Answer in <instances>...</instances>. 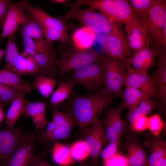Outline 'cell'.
I'll list each match as a JSON object with an SVG mask.
<instances>
[{
	"mask_svg": "<svg viewBox=\"0 0 166 166\" xmlns=\"http://www.w3.org/2000/svg\"><path fill=\"white\" fill-rule=\"evenodd\" d=\"M116 96L106 94L104 89L85 95H81L73 89L65 105L68 112L74 116L76 124L83 128L98 120L101 113Z\"/></svg>",
	"mask_w": 166,
	"mask_h": 166,
	"instance_id": "obj_1",
	"label": "cell"
},
{
	"mask_svg": "<svg viewBox=\"0 0 166 166\" xmlns=\"http://www.w3.org/2000/svg\"><path fill=\"white\" fill-rule=\"evenodd\" d=\"M71 6L69 11L62 16V19L65 22L73 19L78 22L82 27H87L95 33L107 34L121 28L118 23L90 7L82 9L71 4Z\"/></svg>",
	"mask_w": 166,
	"mask_h": 166,
	"instance_id": "obj_2",
	"label": "cell"
},
{
	"mask_svg": "<svg viewBox=\"0 0 166 166\" xmlns=\"http://www.w3.org/2000/svg\"><path fill=\"white\" fill-rule=\"evenodd\" d=\"M72 5L79 7L88 5L118 23L133 24L143 28L134 16L128 0H77Z\"/></svg>",
	"mask_w": 166,
	"mask_h": 166,
	"instance_id": "obj_3",
	"label": "cell"
},
{
	"mask_svg": "<svg viewBox=\"0 0 166 166\" xmlns=\"http://www.w3.org/2000/svg\"><path fill=\"white\" fill-rule=\"evenodd\" d=\"M104 56L101 60L90 64L74 70L62 80L72 81L75 85L83 86L88 94L95 93L104 89Z\"/></svg>",
	"mask_w": 166,
	"mask_h": 166,
	"instance_id": "obj_4",
	"label": "cell"
},
{
	"mask_svg": "<svg viewBox=\"0 0 166 166\" xmlns=\"http://www.w3.org/2000/svg\"><path fill=\"white\" fill-rule=\"evenodd\" d=\"M73 48L65 50L58 48L61 55L60 59L56 60L55 64L59 69L58 76L79 69L102 59V55L90 49L80 50Z\"/></svg>",
	"mask_w": 166,
	"mask_h": 166,
	"instance_id": "obj_5",
	"label": "cell"
},
{
	"mask_svg": "<svg viewBox=\"0 0 166 166\" xmlns=\"http://www.w3.org/2000/svg\"><path fill=\"white\" fill-rule=\"evenodd\" d=\"M166 23V0H154L142 26L150 42V46L159 49L162 46L164 26Z\"/></svg>",
	"mask_w": 166,
	"mask_h": 166,
	"instance_id": "obj_6",
	"label": "cell"
},
{
	"mask_svg": "<svg viewBox=\"0 0 166 166\" xmlns=\"http://www.w3.org/2000/svg\"><path fill=\"white\" fill-rule=\"evenodd\" d=\"M35 42V49L32 56L37 68L35 75L56 78L58 74L55 64L57 53L52 42L47 41L44 37Z\"/></svg>",
	"mask_w": 166,
	"mask_h": 166,
	"instance_id": "obj_7",
	"label": "cell"
},
{
	"mask_svg": "<svg viewBox=\"0 0 166 166\" xmlns=\"http://www.w3.org/2000/svg\"><path fill=\"white\" fill-rule=\"evenodd\" d=\"M103 62L105 88L108 94L122 97L125 77V67L119 61L104 55Z\"/></svg>",
	"mask_w": 166,
	"mask_h": 166,
	"instance_id": "obj_8",
	"label": "cell"
},
{
	"mask_svg": "<svg viewBox=\"0 0 166 166\" xmlns=\"http://www.w3.org/2000/svg\"><path fill=\"white\" fill-rule=\"evenodd\" d=\"M106 38L105 55L119 61L125 68L130 66L132 52L121 28L107 34Z\"/></svg>",
	"mask_w": 166,
	"mask_h": 166,
	"instance_id": "obj_9",
	"label": "cell"
},
{
	"mask_svg": "<svg viewBox=\"0 0 166 166\" xmlns=\"http://www.w3.org/2000/svg\"><path fill=\"white\" fill-rule=\"evenodd\" d=\"M81 130L82 140L89 148L92 161L97 164L103 145L106 142L104 120L99 119Z\"/></svg>",
	"mask_w": 166,
	"mask_h": 166,
	"instance_id": "obj_10",
	"label": "cell"
},
{
	"mask_svg": "<svg viewBox=\"0 0 166 166\" xmlns=\"http://www.w3.org/2000/svg\"><path fill=\"white\" fill-rule=\"evenodd\" d=\"M36 137V135L32 132L25 133L5 166H33Z\"/></svg>",
	"mask_w": 166,
	"mask_h": 166,
	"instance_id": "obj_11",
	"label": "cell"
},
{
	"mask_svg": "<svg viewBox=\"0 0 166 166\" xmlns=\"http://www.w3.org/2000/svg\"><path fill=\"white\" fill-rule=\"evenodd\" d=\"M0 125V166H5L24 134L22 126L12 129H3Z\"/></svg>",
	"mask_w": 166,
	"mask_h": 166,
	"instance_id": "obj_12",
	"label": "cell"
},
{
	"mask_svg": "<svg viewBox=\"0 0 166 166\" xmlns=\"http://www.w3.org/2000/svg\"><path fill=\"white\" fill-rule=\"evenodd\" d=\"M124 108L121 103L115 107H110L104 113L105 133L106 142L120 140L125 124L121 117Z\"/></svg>",
	"mask_w": 166,
	"mask_h": 166,
	"instance_id": "obj_13",
	"label": "cell"
},
{
	"mask_svg": "<svg viewBox=\"0 0 166 166\" xmlns=\"http://www.w3.org/2000/svg\"><path fill=\"white\" fill-rule=\"evenodd\" d=\"M49 107L52 112V120L55 124L56 128L45 143L65 139L69 135L76 124L75 118L71 112H62L57 109V106L50 105Z\"/></svg>",
	"mask_w": 166,
	"mask_h": 166,
	"instance_id": "obj_14",
	"label": "cell"
},
{
	"mask_svg": "<svg viewBox=\"0 0 166 166\" xmlns=\"http://www.w3.org/2000/svg\"><path fill=\"white\" fill-rule=\"evenodd\" d=\"M15 3L32 14L41 24L42 30L50 29L68 34L69 26L62 19L54 18L39 7H34L27 0Z\"/></svg>",
	"mask_w": 166,
	"mask_h": 166,
	"instance_id": "obj_15",
	"label": "cell"
},
{
	"mask_svg": "<svg viewBox=\"0 0 166 166\" xmlns=\"http://www.w3.org/2000/svg\"><path fill=\"white\" fill-rule=\"evenodd\" d=\"M127 69L124 85L138 89L150 97H159L157 87L151 76L138 73L131 66Z\"/></svg>",
	"mask_w": 166,
	"mask_h": 166,
	"instance_id": "obj_16",
	"label": "cell"
},
{
	"mask_svg": "<svg viewBox=\"0 0 166 166\" xmlns=\"http://www.w3.org/2000/svg\"><path fill=\"white\" fill-rule=\"evenodd\" d=\"M144 144L151 151L147 166H166V142L162 136L147 134Z\"/></svg>",
	"mask_w": 166,
	"mask_h": 166,
	"instance_id": "obj_17",
	"label": "cell"
},
{
	"mask_svg": "<svg viewBox=\"0 0 166 166\" xmlns=\"http://www.w3.org/2000/svg\"><path fill=\"white\" fill-rule=\"evenodd\" d=\"M160 52V49L151 47L133 51L131 59V64L136 72L147 75Z\"/></svg>",
	"mask_w": 166,
	"mask_h": 166,
	"instance_id": "obj_18",
	"label": "cell"
},
{
	"mask_svg": "<svg viewBox=\"0 0 166 166\" xmlns=\"http://www.w3.org/2000/svg\"><path fill=\"white\" fill-rule=\"evenodd\" d=\"M23 9L15 3H10L3 22L2 31L0 37L4 38L12 34H15L18 26L25 24L27 20Z\"/></svg>",
	"mask_w": 166,
	"mask_h": 166,
	"instance_id": "obj_19",
	"label": "cell"
},
{
	"mask_svg": "<svg viewBox=\"0 0 166 166\" xmlns=\"http://www.w3.org/2000/svg\"><path fill=\"white\" fill-rule=\"evenodd\" d=\"M160 52L157 57L156 68L151 76L159 93L160 106L164 112L166 105V46L160 49Z\"/></svg>",
	"mask_w": 166,
	"mask_h": 166,
	"instance_id": "obj_20",
	"label": "cell"
},
{
	"mask_svg": "<svg viewBox=\"0 0 166 166\" xmlns=\"http://www.w3.org/2000/svg\"><path fill=\"white\" fill-rule=\"evenodd\" d=\"M125 26L127 33L125 38L131 50L137 51L150 47V40L143 28L133 24Z\"/></svg>",
	"mask_w": 166,
	"mask_h": 166,
	"instance_id": "obj_21",
	"label": "cell"
},
{
	"mask_svg": "<svg viewBox=\"0 0 166 166\" xmlns=\"http://www.w3.org/2000/svg\"><path fill=\"white\" fill-rule=\"evenodd\" d=\"M128 166H147V153L141 142L137 139L128 141L125 145Z\"/></svg>",
	"mask_w": 166,
	"mask_h": 166,
	"instance_id": "obj_22",
	"label": "cell"
},
{
	"mask_svg": "<svg viewBox=\"0 0 166 166\" xmlns=\"http://www.w3.org/2000/svg\"><path fill=\"white\" fill-rule=\"evenodd\" d=\"M46 105L43 101H26L22 113L31 119L36 129H42L47 123L45 114Z\"/></svg>",
	"mask_w": 166,
	"mask_h": 166,
	"instance_id": "obj_23",
	"label": "cell"
},
{
	"mask_svg": "<svg viewBox=\"0 0 166 166\" xmlns=\"http://www.w3.org/2000/svg\"><path fill=\"white\" fill-rule=\"evenodd\" d=\"M27 93L25 91L20 90L18 96L11 103L5 115L6 129H13L14 124L23 113L26 101L24 97Z\"/></svg>",
	"mask_w": 166,
	"mask_h": 166,
	"instance_id": "obj_24",
	"label": "cell"
},
{
	"mask_svg": "<svg viewBox=\"0 0 166 166\" xmlns=\"http://www.w3.org/2000/svg\"><path fill=\"white\" fill-rule=\"evenodd\" d=\"M96 33L90 29L82 27L75 31L72 36L73 46L80 50L90 49L96 38Z\"/></svg>",
	"mask_w": 166,
	"mask_h": 166,
	"instance_id": "obj_25",
	"label": "cell"
},
{
	"mask_svg": "<svg viewBox=\"0 0 166 166\" xmlns=\"http://www.w3.org/2000/svg\"><path fill=\"white\" fill-rule=\"evenodd\" d=\"M0 83L28 93L31 90V84L30 82L24 80L20 76L4 68L0 69Z\"/></svg>",
	"mask_w": 166,
	"mask_h": 166,
	"instance_id": "obj_26",
	"label": "cell"
},
{
	"mask_svg": "<svg viewBox=\"0 0 166 166\" xmlns=\"http://www.w3.org/2000/svg\"><path fill=\"white\" fill-rule=\"evenodd\" d=\"M37 71L36 65L32 56L24 50L19 54L13 72L21 76L35 75Z\"/></svg>",
	"mask_w": 166,
	"mask_h": 166,
	"instance_id": "obj_27",
	"label": "cell"
},
{
	"mask_svg": "<svg viewBox=\"0 0 166 166\" xmlns=\"http://www.w3.org/2000/svg\"><path fill=\"white\" fill-rule=\"evenodd\" d=\"M149 96L140 89L131 86H125L123 92L122 102L124 108H127L129 112L136 108L143 100L148 97Z\"/></svg>",
	"mask_w": 166,
	"mask_h": 166,
	"instance_id": "obj_28",
	"label": "cell"
},
{
	"mask_svg": "<svg viewBox=\"0 0 166 166\" xmlns=\"http://www.w3.org/2000/svg\"><path fill=\"white\" fill-rule=\"evenodd\" d=\"M59 77V76L56 78L35 75L31 84V88L38 89L43 97L47 98L52 93Z\"/></svg>",
	"mask_w": 166,
	"mask_h": 166,
	"instance_id": "obj_29",
	"label": "cell"
},
{
	"mask_svg": "<svg viewBox=\"0 0 166 166\" xmlns=\"http://www.w3.org/2000/svg\"><path fill=\"white\" fill-rule=\"evenodd\" d=\"M75 85L72 81L61 80L58 82L57 87L52 93L49 101L51 106H57L67 100Z\"/></svg>",
	"mask_w": 166,
	"mask_h": 166,
	"instance_id": "obj_30",
	"label": "cell"
},
{
	"mask_svg": "<svg viewBox=\"0 0 166 166\" xmlns=\"http://www.w3.org/2000/svg\"><path fill=\"white\" fill-rule=\"evenodd\" d=\"M52 157L54 162L61 166H69L74 163V160L71 155L70 148L66 145L57 142L54 143Z\"/></svg>",
	"mask_w": 166,
	"mask_h": 166,
	"instance_id": "obj_31",
	"label": "cell"
},
{
	"mask_svg": "<svg viewBox=\"0 0 166 166\" xmlns=\"http://www.w3.org/2000/svg\"><path fill=\"white\" fill-rule=\"evenodd\" d=\"M153 1L154 0H128L134 16L142 27L148 15Z\"/></svg>",
	"mask_w": 166,
	"mask_h": 166,
	"instance_id": "obj_32",
	"label": "cell"
},
{
	"mask_svg": "<svg viewBox=\"0 0 166 166\" xmlns=\"http://www.w3.org/2000/svg\"><path fill=\"white\" fill-rule=\"evenodd\" d=\"M15 34L8 36V39L5 50L6 65L4 68L13 72L15 65L19 55L15 39Z\"/></svg>",
	"mask_w": 166,
	"mask_h": 166,
	"instance_id": "obj_33",
	"label": "cell"
},
{
	"mask_svg": "<svg viewBox=\"0 0 166 166\" xmlns=\"http://www.w3.org/2000/svg\"><path fill=\"white\" fill-rule=\"evenodd\" d=\"M155 106L154 101L150 97L142 101L136 108L128 113L127 119L130 125L138 116H147L150 114Z\"/></svg>",
	"mask_w": 166,
	"mask_h": 166,
	"instance_id": "obj_34",
	"label": "cell"
},
{
	"mask_svg": "<svg viewBox=\"0 0 166 166\" xmlns=\"http://www.w3.org/2000/svg\"><path fill=\"white\" fill-rule=\"evenodd\" d=\"M26 14L27 20L23 26L29 37L34 41L43 37V30L39 22L29 12L27 11Z\"/></svg>",
	"mask_w": 166,
	"mask_h": 166,
	"instance_id": "obj_35",
	"label": "cell"
},
{
	"mask_svg": "<svg viewBox=\"0 0 166 166\" xmlns=\"http://www.w3.org/2000/svg\"><path fill=\"white\" fill-rule=\"evenodd\" d=\"M20 90L0 83V104L3 107L11 104Z\"/></svg>",
	"mask_w": 166,
	"mask_h": 166,
	"instance_id": "obj_36",
	"label": "cell"
},
{
	"mask_svg": "<svg viewBox=\"0 0 166 166\" xmlns=\"http://www.w3.org/2000/svg\"><path fill=\"white\" fill-rule=\"evenodd\" d=\"M72 156L74 160L81 161L89 155V148L83 140L74 143L70 148Z\"/></svg>",
	"mask_w": 166,
	"mask_h": 166,
	"instance_id": "obj_37",
	"label": "cell"
},
{
	"mask_svg": "<svg viewBox=\"0 0 166 166\" xmlns=\"http://www.w3.org/2000/svg\"><path fill=\"white\" fill-rule=\"evenodd\" d=\"M164 126L160 116L158 113L148 117V128L151 134L158 136Z\"/></svg>",
	"mask_w": 166,
	"mask_h": 166,
	"instance_id": "obj_38",
	"label": "cell"
},
{
	"mask_svg": "<svg viewBox=\"0 0 166 166\" xmlns=\"http://www.w3.org/2000/svg\"><path fill=\"white\" fill-rule=\"evenodd\" d=\"M103 166H128L127 157L120 153L103 160Z\"/></svg>",
	"mask_w": 166,
	"mask_h": 166,
	"instance_id": "obj_39",
	"label": "cell"
},
{
	"mask_svg": "<svg viewBox=\"0 0 166 166\" xmlns=\"http://www.w3.org/2000/svg\"><path fill=\"white\" fill-rule=\"evenodd\" d=\"M148 119L147 116H138L130 124L132 129L137 132L144 131L148 128Z\"/></svg>",
	"mask_w": 166,
	"mask_h": 166,
	"instance_id": "obj_40",
	"label": "cell"
},
{
	"mask_svg": "<svg viewBox=\"0 0 166 166\" xmlns=\"http://www.w3.org/2000/svg\"><path fill=\"white\" fill-rule=\"evenodd\" d=\"M120 141L109 142V144L101 150L100 155L102 160L110 157L117 153Z\"/></svg>",
	"mask_w": 166,
	"mask_h": 166,
	"instance_id": "obj_41",
	"label": "cell"
},
{
	"mask_svg": "<svg viewBox=\"0 0 166 166\" xmlns=\"http://www.w3.org/2000/svg\"><path fill=\"white\" fill-rule=\"evenodd\" d=\"M24 51L27 53L33 56L35 49V43L31 38H27L23 39Z\"/></svg>",
	"mask_w": 166,
	"mask_h": 166,
	"instance_id": "obj_42",
	"label": "cell"
},
{
	"mask_svg": "<svg viewBox=\"0 0 166 166\" xmlns=\"http://www.w3.org/2000/svg\"><path fill=\"white\" fill-rule=\"evenodd\" d=\"M10 3V0H0V27L2 26Z\"/></svg>",
	"mask_w": 166,
	"mask_h": 166,
	"instance_id": "obj_43",
	"label": "cell"
},
{
	"mask_svg": "<svg viewBox=\"0 0 166 166\" xmlns=\"http://www.w3.org/2000/svg\"><path fill=\"white\" fill-rule=\"evenodd\" d=\"M33 166H53L42 157L35 155Z\"/></svg>",
	"mask_w": 166,
	"mask_h": 166,
	"instance_id": "obj_44",
	"label": "cell"
},
{
	"mask_svg": "<svg viewBox=\"0 0 166 166\" xmlns=\"http://www.w3.org/2000/svg\"><path fill=\"white\" fill-rule=\"evenodd\" d=\"M3 106L0 104V125L2 121L5 118V115L3 112Z\"/></svg>",
	"mask_w": 166,
	"mask_h": 166,
	"instance_id": "obj_45",
	"label": "cell"
},
{
	"mask_svg": "<svg viewBox=\"0 0 166 166\" xmlns=\"http://www.w3.org/2000/svg\"><path fill=\"white\" fill-rule=\"evenodd\" d=\"M51 2L57 4H65L66 2L68 1L65 0H51L49 1Z\"/></svg>",
	"mask_w": 166,
	"mask_h": 166,
	"instance_id": "obj_46",
	"label": "cell"
},
{
	"mask_svg": "<svg viewBox=\"0 0 166 166\" xmlns=\"http://www.w3.org/2000/svg\"><path fill=\"white\" fill-rule=\"evenodd\" d=\"M5 50L2 49L0 45V65L1 64L2 57L5 56Z\"/></svg>",
	"mask_w": 166,
	"mask_h": 166,
	"instance_id": "obj_47",
	"label": "cell"
},
{
	"mask_svg": "<svg viewBox=\"0 0 166 166\" xmlns=\"http://www.w3.org/2000/svg\"><path fill=\"white\" fill-rule=\"evenodd\" d=\"M85 166L81 165V166Z\"/></svg>",
	"mask_w": 166,
	"mask_h": 166,
	"instance_id": "obj_48",
	"label": "cell"
}]
</instances>
